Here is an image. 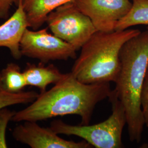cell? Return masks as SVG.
<instances>
[{
    "mask_svg": "<svg viewBox=\"0 0 148 148\" xmlns=\"http://www.w3.org/2000/svg\"><path fill=\"white\" fill-rule=\"evenodd\" d=\"M39 95L35 91H22L16 93L7 92L2 86L0 74V109L16 104L32 103Z\"/></svg>",
    "mask_w": 148,
    "mask_h": 148,
    "instance_id": "5bb4252c",
    "label": "cell"
},
{
    "mask_svg": "<svg viewBox=\"0 0 148 148\" xmlns=\"http://www.w3.org/2000/svg\"><path fill=\"white\" fill-rule=\"evenodd\" d=\"M112 114L104 121L93 125H71L62 120H54L51 128L58 134L82 138L96 148H121L122 132L126 125V117L121 101L110 93Z\"/></svg>",
    "mask_w": 148,
    "mask_h": 148,
    "instance_id": "277c9868",
    "label": "cell"
},
{
    "mask_svg": "<svg viewBox=\"0 0 148 148\" xmlns=\"http://www.w3.org/2000/svg\"><path fill=\"white\" fill-rule=\"evenodd\" d=\"M140 103L145 126L148 127V63L142 90Z\"/></svg>",
    "mask_w": 148,
    "mask_h": 148,
    "instance_id": "2e32d148",
    "label": "cell"
},
{
    "mask_svg": "<svg viewBox=\"0 0 148 148\" xmlns=\"http://www.w3.org/2000/svg\"><path fill=\"white\" fill-rule=\"evenodd\" d=\"M120 69L111 93L124 108L130 140L139 143L145 126L140 96L148 63V32H140L123 44Z\"/></svg>",
    "mask_w": 148,
    "mask_h": 148,
    "instance_id": "7a4b0ae2",
    "label": "cell"
},
{
    "mask_svg": "<svg viewBox=\"0 0 148 148\" xmlns=\"http://www.w3.org/2000/svg\"><path fill=\"white\" fill-rule=\"evenodd\" d=\"M16 112L8 109L7 107L0 109V148H6V130L10 121H12Z\"/></svg>",
    "mask_w": 148,
    "mask_h": 148,
    "instance_id": "9a60e30c",
    "label": "cell"
},
{
    "mask_svg": "<svg viewBox=\"0 0 148 148\" xmlns=\"http://www.w3.org/2000/svg\"><path fill=\"white\" fill-rule=\"evenodd\" d=\"M128 13L115 27V31H121L138 25L148 26V0H132Z\"/></svg>",
    "mask_w": 148,
    "mask_h": 148,
    "instance_id": "7c38bea8",
    "label": "cell"
},
{
    "mask_svg": "<svg viewBox=\"0 0 148 148\" xmlns=\"http://www.w3.org/2000/svg\"><path fill=\"white\" fill-rule=\"evenodd\" d=\"M140 32L129 29L112 32L97 31L81 48L71 73L86 84L115 82L120 69L121 48Z\"/></svg>",
    "mask_w": 148,
    "mask_h": 148,
    "instance_id": "3957f363",
    "label": "cell"
},
{
    "mask_svg": "<svg viewBox=\"0 0 148 148\" xmlns=\"http://www.w3.org/2000/svg\"><path fill=\"white\" fill-rule=\"evenodd\" d=\"M12 136L17 142L32 148H91L93 147L85 140L79 142L67 140L60 137L51 127L39 126L36 122L24 121L16 126Z\"/></svg>",
    "mask_w": 148,
    "mask_h": 148,
    "instance_id": "ba28073f",
    "label": "cell"
},
{
    "mask_svg": "<svg viewBox=\"0 0 148 148\" xmlns=\"http://www.w3.org/2000/svg\"><path fill=\"white\" fill-rule=\"evenodd\" d=\"M75 5L88 16L97 31H115L118 21L131 8L130 0H74Z\"/></svg>",
    "mask_w": 148,
    "mask_h": 148,
    "instance_id": "52a82bcc",
    "label": "cell"
},
{
    "mask_svg": "<svg viewBox=\"0 0 148 148\" xmlns=\"http://www.w3.org/2000/svg\"><path fill=\"white\" fill-rule=\"evenodd\" d=\"M111 90L110 83L86 84L70 72L29 106L16 112L12 121L37 122L76 115L81 117V125H89L95 106L109 98Z\"/></svg>",
    "mask_w": 148,
    "mask_h": 148,
    "instance_id": "6da1fadb",
    "label": "cell"
},
{
    "mask_svg": "<svg viewBox=\"0 0 148 148\" xmlns=\"http://www.w3.org/2000/svg\"><path fill=\"white\" fill-rule=\"evenodd\" d=\"M147 31L148 32V27H147Z\"/></svg>",
    "mask_w": 148,
    "mask_h": 148,
    "instance_id": "ac0fdd59",
    "label": "cell"
},
{
    "mask_svg": "<svg viewBox=\"0 0 148 148\" xmlns=\"http://www.w3.org/2000/svg\"><path fill=\"white\" fill-rule=\"evenodd\" d=\"M45 64L41 62L38 65L27 63L23 71L27 86L37 87L41 93L46 91L48 85L57 84L65 76L54 65Z\"/></svg>",
    "mask_w": 148,
    "mask_h": 148,
    "instance_id": "30bf717a",
    "label": "cell"
},
{
    "mask_svg": "<svg viewBox=\"0 0 148 148\" xmlns=\"http://www.w3.org/2000/svg\"><path fill=\"white\" fill-rule=\"evenodd\" d=\"M29 24L23 7V0H20L13 14L0 25V47L7 48L12 56L19 59L23 56L20 43Z\"/></svg>",
    "mask_w": 148,
    "mask_h": 148,
    "instance_id": "9c48e42d",
    "label": "cell"
},
{
    "mask_svg": "<svg viewBox=\"0 0 148 148\" xmlns=\"http://www.w3.org/2000/svg\"><path fill=\"white\" fill-rule=\"evenodd\" d=\"M46 23L53 35L71 45L77 51L97 32L90 18L79 11L73 1L51 12Z\"/></svg>",
    "mask_w": 148,
    "mask_h": 148,
    "instance_id": "5b68a950",
    "label": "cell"
},
{
    "mask_svg": "<svg viewBox=\"0 0 148 148\" xmlns=\"http://www.w3.org/2000/svg\"><path fill=\"white\" fill-rule=\"evenodd\" d=\"M20 0H0V19L8 17L11 7L17 5Z\"/></svg>",
    "mask_w": 148,
    "mask_h": 148,
    "instance_id": "e0dca14e",
    "label": "cell"
},
{
    "mask_svg": "<svg viewBox=\"0 0 148 148\" xmlns=\"http://www.w3.org/2000/svg\"><path fill=\"white\" fill-rule=\"evenodd\" d=\"M20 49L23 56L38 59L44 64L77 58L76 49L53 34H49L47 28L38 30L27 28L21 38Z\"/></svg>",
    "mask_w": 148,
    "mask_h": 148,
    "instance_id": "8992f818",
    "label": "cell"
},
{
    "mask_svg": "<svg viewBox=\"0 0 148 148\" xmlns=\"http://www.w3.org/2000/svg\"><path fill=\"white\" fill-rule=\"evenodd\" d=\"M2 84L8 92L16 93L22 92L27 86V80L21 67L16 63L7 64L0 72Z\"/></svg>",
    "mask_w": 148,
    "mask_h": 148,
    "instance_id": "4fadbf2b",
    "label": "cell"
},
{
    "mask_svg": "<svg viewBox=\"0 0 148 148\" xmlns=\"http://www.w3.org/2000/svg\"><path fill=\"white\" fill-rule=\"evenodd\" d=\"M74 0H23L29 27L38 30L46 23L48 15L60 5Z\"/></svg>",
    "mask_w": 148,
    "mask_h": 148,
    "instance_id": "8fae6325",
    "label": "cell"
}]
</instances>
